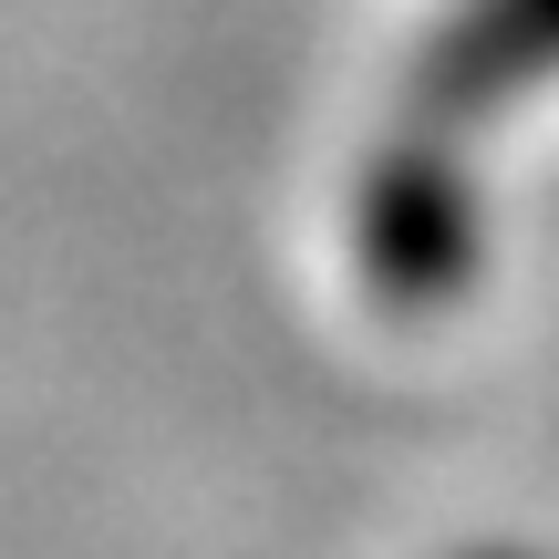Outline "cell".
I'll use <instances>...</instances> for the list:
<instances>
[{
	"label": "cell",
	"instance_id": "6da1fadb",
	"mask_svg": "<svg viewBox=\"0 0 559 559\" xmlns=\"http://www.w3.org/2000/svg\"><path fill=\"white\" fill-rule=\"evenodd\" d=\"M353 260H362L383 311H436V300L466 290V270H477V187H466L456 124L404 115V135L362 177Z\"/></svg>",
	"mask_w": 559,
	"mask_h": 559
},
{
	"label": "cell",
	"instance_id": "7a4b0ae2",
	"mask_svg": "<svg viewBox=\"0 0 559 559\" xmlns=\"http://www.w3.org/2000/svg\"><path fill=\"white\" fill-rule=\"evenodd\" d=\"M539 83H559V0H456L415 62V115L466 135Z\"/></svg>",
	"mask_w": 559,
	"mask_h": 559
},
{
	"label": "cell",
	"instance_id": "3957f363",
	"mask_svg": "<svg viewBox=\"0 0 559 559\" xmlns=\"http://www.w3.org/2000/svg\"><path fill=\"white\" fill-rule=\"evenodd\" d=\"M487 559H528V549H487Z\"/></svg>",
	"mask_w": 559,
	"mask_h": 559
}]
</instances>
